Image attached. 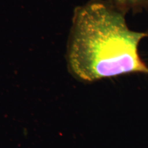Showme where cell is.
<instances>
[{
	"label": "cell",
	"instance_id": "obj_1",
	"mask_svg": "<svg viewBox=\"0 0 148 148\" xmlns=\"http://www.w3.org/2000/svg\"><path fill=\"white\" fill-rule=\"evenodd\" d=\"M148 32L129 28L125 14L108 0H90L74 11L66 51L76 78L95 82L128 73L148 75L138 46Z\"/></svg>",
	"mask_w": 148,
	"mask_h": 148
},
{
	"label": "cell",
	"instance_id": "obj_2",
	"mask_svg": "<svg viewBox=\"0 0 148 148\" xmlns=\"http://www.w3.org/2000/svg\"><path fill=\"white\" fill-rule=\"evenodd\" d=\"M116 9L126 14L132 12L137 13L148 8V0H108Z\"/></svg>",
	"mask_w": 148,
	"mask_h": 148
}]
</instances>
